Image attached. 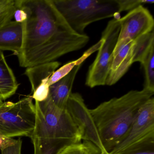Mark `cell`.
<instances>
[{
	"mask_svg": "<svg viewBox=\"0 0 154 154\" xmlns=\"http://www.w3.org/2000/svg\"><path fill=\"white\" fill-rule=\"evenodd\" d=\"M26 19L22 22L23 40L17 54L20 66L27 68L54 62L83 48L90 38L69 26L53 0H16Z\"/></svg>",
	"mask_w": 154,
	"mask_h": 154,
	"instance_id": "obj_1",
	"label": "cell"
},
{
	"mask_svg": "<svg viewBox=\"0 0 154 154\" xmlns=\"http://www.w3.org/2000/svg\"><path fill=\"white\" fill-rule=\"evenodd\" d=\"M35 124L30 137L34 154H59L66 148L83 139V128L66 108L61 109L48 97L35 101Z\"/></svg>",
	"mask_w": 154,
	"mask_h": 154,
	"instance_id": "obj_2",
	"label": "cell"
},
{
	"mask_svg": "<svg viewBox=\"0 0 154 154\" xmlns=\"http://www.w3.org/2000/svg\"><path fill=\"white\" fill-rule=\"evenodd\" d=\"M154 94L145 88L132 90L89 109L105 154L125 138L140 109Z\"/></svg>",
	"mask_w": 154,
	"mask_h": 154,
	"instance_id": "obj_3",
	"label": "cell"
},
{
	"mask_svg": "<svg viewBox=\"0 0 154 154\" xmlns=\"http://www.w3.org/2000/svg\"><path fill=\"white\" fill-rule=\"evenodd\" d=\"M56 8L70 27L85 34L90 24L114 17L119 19L116 0H53Z\"/></svg>",
	"mask_w": 154,
	"mask_h": 154,
	"instance_id": "obj_4",
	"label": "cell"
},
{
	"mask_svg": "<svg viewBox=\"0 0 154 154\" xmlns=\"http://www.w3.org/2000/svg\"><path fill=\"white\" fill-rule=\"evenodd\" d=\"M36 111L31 96L16 103L0 104V134L10 138L30 137L35 124Z\"/></svg>",
	"mask_w": 154,
	"mask_h": 154,
	"instance_id": "obj_5",
	"label": "cell"
},
{
	"mask_svg": "<svg viewBox=\"0 0 154 154\" xmlns=\"http://www.w3.org/2000/svg\"><path fill=\"white\" fill-rule=\"evenodd\" d=\"M154 146V99L140 109L125 138L109 154H119Z\"/></svg>",
	"mask_w": 154,
	"mask_h": 154,
	"instance_id": "obj_6",
	"label": "cell"
},
{
	"mask_svg": "<svg viewBox=\"0 0 154 154\" xmlns=\"http://www.w3.org/2000/svg\"><path fill=\"white\" fill-rule=\"evenodd\" d=\"M119 19L114 18L110 20L102 32V45L86 77L85 85L90 88L106 85L120 29Z\"/></svg>",
	"mask_w": 154,
	"mask_h": 154,
	"instance_id": "obj_7",
	"label": "cell"
},
{
	"mask_svg": "<svg viewBox=\"0 0 154 154\" xmlns=\"http://www.w3.org/2000/svg\"><path fill=\"white\" fill-rule=\"evenodd\" d=\"M120 26L118 41L128 38L135 41L154 30V20L148 10L140 6L119 19Z\"/></svg>",
	"mask_w": 154,
	"mask_h": 154,
	"instance_id": "obj_8",
	"label": "cell"
},
{
	"mask_svg": "<svg viewBox=\"0 0 154 154\" xmlns=\"http://www.w3.org/2000/svg\"><path fill=\"white\" fill-rule=\"evenodd\" d=\"M66 108L78 119L83 128L84 134L83 140L93 143L100 149L101 154H106L89 112V109L85 105L82 95L77 93H72Z\"/></svg>",
	"mask_w": 154,
	"mask_h": 154,
	"instance_id": "obj_9",
	"label": "cell"
},
{
	"mask_svg": "<svg viewBox=\"0 0 154 154\" xmlns=\"http://www.w3.org/2000/svg\"><path fill=\"white\" fill-rule=\"evenodd\" d=\"M60 63L54 61L26 68L25 74L30 82L35 101L42 102L47 99L49 94L48 81L57 70Z\"/></svg>",
	"mask_w": 154,
	"mask_h": 154,
	"instance_id": "obj_10",
	"label": "cell"
},
{
	"mask_svg": "<svg viewBox=\"0 0 154 154\" xmlns=\"http://www.w3.org/2000/svg\"><path fill=\"white\" fill-rule=\"evenodd\" d=\"M134 41L126 38L117 41L106 85L116 84L128 72L133 63Z\"/></svg>",
	"mask_w": 154,
	"mask_h": 154,
	"instance_id": "obj_11",
	"label": "cell"
},
{
	"mask_svg": "<svg viewBox=\"0 0 154 154\" xmlns=\"http://www.w3.org/2000/svg\"><path fill=\"white\" fill-rule=\"evenodd\" d=\"M82 65L76 66L63 78L49 86L48 97L56 107L65 109L76 75Z\"/></svg>",
	"mask_w": 154,
	"mask_h": 154,
	"instance_id": "obj_12",
	"label": "cell"
},
{
	"mask_svg": "<svg viewBox=\"0 0 154 154\" xmlns=\"http://www.w3.org/2000/svg\"><path fill=\"white\" fill-rule=\"evenodd\" d=\"M23 40L22 23L10 21L0 27V51H10L17 55Z\"/></svg>",
	"mask_w": 154,
	"mask_h": 154,
	"instance_id": "obj_13",
	"label": "cell"
},
{
	"mask_svg": "<svg viewBox=\"0 0 154 154\" xmlns=\"http://www.w3.org/2000/svg\"><path fill=\"white\" fill-rule=\"evenodd\" d=\"M19 87L13 71L0 51V100H5L16 93Z\"/></svg>",
	"mask_w": 154,
	"mask_h": 154,
	"instance_id": "obj_14",
	"label": "cell"
},
{
	"mask_svg": "<svg viewBox=\"0 0 154 154\" xmlns=\"http://www.w3.org/2000/svg\"><path fill=\"white\" fill-rule=\"evenodd\" d=\"M154 49V30L141 36L134 41L133 47V63H141L144 58Z\"/></svg>",
	"mask_w": 154,
	"mask_h": 154,
	"instance_id": "obj_15",
	"label": "cell"
},
{
	"mask_svg": "<svg viewBox=\"0 0 154 154\" xmlns=\"http://www.w3.org/2000/svg\"><path fill=\"white\" fill-rule=\"evenodd\" d=\"M100 47L99 43H97L93 46L86 51L81 57L77 60L69 62L64 65L57 69L51 75L48 81L49 86L57 82L58 81L69 73L76 66L80 65L84 62L85 60L88 58L91 54L95 51H98Z\"/></svg>",
	"mask_w": 154,
	"mask_h": 154,
	"instance_id": "obj_16",
	"label": "cell"
},
{
	"mask_svg": "<svg viewBox=\"0 0 154 154\" xmlns=\"http://www.w3.org/2000/svg\"><path fill=\"white\" fill-rule=\"evenodd\" d=\"M59 154H101L100 149L93 143L86 140L72 144Z\"/></svg>",
	"mask_w": 154,
	"mask_h": 154,
	"instance_id": "obj_17",
	"label": "cell"
},
{
	"mask_svg": "<svg viewBox=\"0 0 154 154\" xmlns=\"http://www.w3.org/2000/svg\"><path fill=\"white\" fill-rule=\"evenodd\" d=\"M16 9V0H0V27L11 21Z\"/></svg>",
	"mask_w": 154,
	"mask_h": 154,
	"instance_id": "obj_18",
	"label": "cell"
},
{
	"mask_svg": "<svg viewBox=\"0 0 154 154\" xmlns=\"http://www.w3.org/2000/svg\"><path fill=\"white\" fill-rule=\"evenodd\" d=\"M119 7V14L124 11H131L140 6L153 4L154 1L147 0H116Z\"/></svg>",
	"mask_w": 154,
	"mask_h": 154,
	"instance_id": "obj_19",
	"label": "cell"
},
{
	"mask_svg": "<svg viewBox=\"0 0 154 154\" xmlns=\"http://www.w3.org/2000/svg\"><path fill=\"white\" fill-rule=\"evenodd\" d=\"M22 140L20 139H19L15 145L2 149V154H22Z\"/></svg>",
	"mask_w": 154,
	"mask_h": 154,
	"instance_id": "obj_20",
	"label": "cell"
},
{
	"mask_svg": "<svg viewBox=\"0 0 154 154\" xmlns=\"http://www.w3.org/2000/svg\"><path fill=\"white\" fill-rule=\"evenodd\" d=\"M17 141L12 138H10L0 134V149L2 150L10 146L15 145Z\"/></svg>",
	"mask_w": 154,
	"mask_h": 154,
	"instance_id": "obj_21",
	"label": "cell"
},
{
	"mask_svg": "<svg viewBox=\"0 0 154 154\" xmlns=\"http://www.w3.org/2000/svg\"><path fill=\"white\" fill-rule=\"evenodd\" d=\"M14 17L16 22L22 23L26 19V14L24 10L17 7L14 13Z\"/></svg>",
	"mask_w": 154,
	"mask_h": 154,
	"instance_id": "obj_22",
	"label": "cell"
},
{
	"mask_svg": "<svg viewBox=\"0 0 154 154\" xmlns=\"http://www.w3.org/2000/svg\"><path fill=\"white\" fill-rule=\"evenodd\" d=\"M119 154H154V146Z\"/></svg>",
	"mask_w": 154,
	"mask_h": 154,
	"instance_id": "obj_23",
	"label": "cell"
},
{
	"mask_svg": "<svg viewBox=\"0 0 154 154\" xmlns=\"http://www.w3.org/2000/svg\"><path fill=\"white\" fill-rule=\"evenodd\" d=\"M2 103H3V101L0 100V104H2Z\"/></svg>",
	"mask_w": 154,
	"mask_h": 154,
	"instance_id": "obj_24",
	"label": "cell"
}]
</instances>
